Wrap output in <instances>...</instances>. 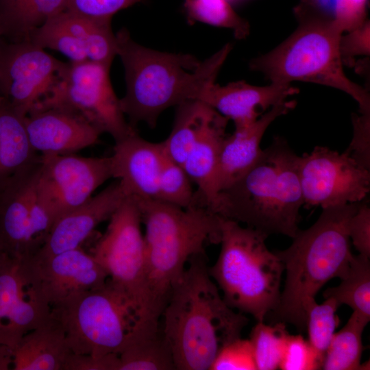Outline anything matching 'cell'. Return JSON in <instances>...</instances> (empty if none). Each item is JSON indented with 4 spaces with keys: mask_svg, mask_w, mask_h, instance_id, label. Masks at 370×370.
<instances>
[{
    "mask_svg": "<svg viewBox=\"0 0 370 370\" xmlns=\"http://www.w3.org/2000/svg\"><path fill=\"white\" fill-rule=\"evenodd\" d=\"M188 262L162 312V331L175 369L209 370L219 351L241 337L249 319L224 301L210 275L206 254Z\"/></svg>",
    "mask_w": 370,
    "mask_h": 370,
    "instance_id": "1",
    "label": "cell"
},
{
    "mask_svg": "<svg viewBox=\"0 0 370 370\" xmlns=\"http://www.w3.org/2000/svg\"><path fill=\"white\" fill-rule=\"evenodd\" d=\"M117 56L125 71L126 92L120 99L121 110L130 125L145 122L151 128L169 108L198 100L215 79L232 46L224 45L204 61L188 53H174L145 47L126 28L116 34Z\"/></svg>",
    "mask_w": 370,
    "mask_h": 370,
    "instance_id": "2",
    "label": "cell"
},
{
    "mask_svg": "<svg viewBox=\"0 0 370 370\" xmlns=\"http://www.w3.org/2000/svg\"><path fill=\"white\" fill-rule=\"evenodd\" d=\"M296 29L273 49L249 63L270 82H306L332 87L351 96L360 113H370L367 88L345 74L339 43L343 29L327 0H301L294 9Z\"/></svg>",
    "mask_w": 370,
    "mask_h": 370,
    "instance_id": "3",
    "label": "cell"
},
{
    "mask_svg": "<svg viewBox=\"0 0 370 370\" xmlns=\"http://www.w3.org/2000/svg\"><path fill=\"white\" fill-rule=\"evenodd\" d=\"M298 156L276 136L255 164L218 194L212 212L264 233L293 238L304 204Z\"/></svg>",
    "mask_w": 370,
    "mask_h": 370,
    "instance_id": "4",
    "label": "cell"
},
{
    "mask_svg": "<svg viewBox=\"0 0 370 370\" xmlns=\"http://www.w3.org/2000/svg\"><path fill=\"white\" fill-rule=\"evenodd\" d=\"M358 203L323 209L312 225L298 230L288 248L275 252L286 272L279 304L272 312L275 322L290 323L304 331V301L315 298L332 278L345 276L354 256L348 223Z\"/></svg>",
    "mask_w": 370,
    "mask_h": 370,
    "instance_id": "5",
    "label": "cell"
},
{
    "mask_svg": "<svg viewBox=\"0 0 370 370\" xmlns=\"http://www.w3.org/2000/svg\"><path fill=\"white\" fill-rule=\"evenodd\" d=\"M135 201L145 229V271L151 308L160 319L186 264L193 256L205 254L207 245L219 243L221 217L201 206L184 209L157 199Z\"/></svg>",
    "mask_w": 370,
    "mask_h": 370,
    "instance_id": "6",
    "label": "cell"
},
{
    "mask_svg": "<svg viewBox=\"0 0 370 370\" xmlns=\"http://www.w3.org/2000/svg\"><path fill=\"white\" fill-rule=\"evenodd\" d=\"M268 236L221 217V250L210 275L225 303L257 322L278 307L284 268L267 247Z\"/></svg>",
    "mask_w": 370,
    "mask_h": 370,
    "instance_id": "7",
    "label": "cell"
},
{
    "mask_svg": "<svg viewBox=\"0 0 370 370\" xmlns=\"http://www.w3.org/2000/svg\"><path fill=\"white\" fill-rule=\"evenodd\" d=\"M73 354L100 357L119 354L147 325L127 297L108 280L99 287L73 294L51 307Z\"/></svg>",
    "mask_w": 370,
    "mask_h": 370,
    "instance_id": "8",
    "label": "cell"
},
{
    "mask_svg": "<svg viewBox=\"0 0 370 370\" xmlns=\"http://www.w3.org/2000/svg\"><path fill=\"white\" fill-rule=\"evenodd\" d=\"M141 223L136 201L127 197L109 219L90 254L105 269L110 283L146 319L159 321L153 313L147 288Z\"/></svg>",
    "mask_w": 370,
    "mask_h": 370,
    "instance_id": "9",
    "label": "cell"
},
{
    "mask_svg": "<svg viewBox=\"0 0 370 370\" xmlns=\"http://www.w3.org/2000/svg\"><path fill=\"white\" fill-rule=\"evenodd\" d=\"M110 69L89 60L68 63L60 79L33 110L53 108L69 111L102 134H109L114 141L134 133L135 128L126 121L110 83Z\"/></svg>",
    "mask_w": 370,
    "mask_h": 370,
    "instance_id": "10",
    "label": "cell"
},
{
    "mask_svg": "<svg viewBox=\"0 0 370 370\" xmlns=\"http://www.w3.org/2000/svg\"><path fill=\"white\" fill-rule=\"evenodd\" d=\"M110 157H83L73 153L40 154L34 188L36 198L53 224L82 205L108 179Z\"/></svg>",
    "mask_w": 370,
    "mask_h": 370,
    "instance_id": "11",
    "label": "cell"
},
{
    "mask_svg": "<svg viewBox=\"0 0 370 370\" xmlns=\"http://www.w3.org/2000/svg\"><path fill=\"white\" fill-rule=\"evenodd\" d=\"M297 171L304 204L322 209L358 203L370 191V170L360 166L348 152L340 153L316 146L298 156Z\"/></svg>",
    "mask_w": 370,
    "mask_h": 370,
    "instance_id": "12",
    "label": "cell"
},
{
    "mask_svg": "<svg viewBox=\"0 0 370 370\" xmlns=\"http://www.w3.org/2000/svg\"><path fill=\"white\" fill-rule=\"evenodd\" d=\"M67 64L29 40L0 45V96L25 116L48 95Z\"/></svg>",
    "mask_w": 370,
    "mask_h": 370,
    "instance_id": "13",
    "label": "cell"
},
{
    "mask_svg": "<svg viewBox=\"0 0 370 370\" xmlns=\"http://www.w3.org/2000/svg\"><path fill=\"white\" fill-rule=\"evenodd\" d=\"M51 306L28 260L0 251V345L14 350L22 337L43 323Z\"/></svg>",
    "mask_w": 370,
    "mask_h": 370,
    "instance_id": "14",
    "label": "cell"
},
{
    "mask_svg": "<svg viewBox=\"0 0 370 370\" xmlns=\"http://www.w3.org/2000/svg\"><path fill=\"white\" fill-rule=\"evenodd\" d=\"M34 278L51 307L68 297L99 288L108 275L81 247L42 260L29 259Z\"/></svg>",
    "mask_w": 370,
    "mask_h": 370,
    "instance_id": "15",
    "label": "cell"
},
{
    "mask_svg": "<svg viewBox=\"0 0 370 370\" xmlns=\"http://www.w3.org/2000/svg\"><path fill=\"white\" fill-rule=\"evenodd\" d=\"M126 197L117 180L64 214L53 224L43 245L32 259H45L81 247L101 222L109 220Z\"/></svg>",
    "mask_w": 370,
    "mask_h": 370,
    "instance_id": "16",
    "label": "cell"
},
{
    "mask_svg": "<svg viewBox=\"0 0 370 370\" xmlns=\"http://www.w3.org/2000/svg\"><path fill=\"white\" fill-rule=\"evenodd\" d=\"M38 165L0 192V251L22 260L33 258L46 239L30 210Z\"/></svg>",
    "mask_w": 370,
    "mask_h": 370,
    "instance_id": "17",
    "label": "cell"
},
{
    "mask_svg": "<svg viewBox=\"0 0 370 370\" xmlns=\"http://www.w3.org/2000/svg\"><path fill=\"white\" fill-rule=\"evenodd\" d=\"M111 158L112 178L118 179L127 197L157 199L166 156L162 142L151 143L136 132L115 141Z\"/></svg>",
    "mask_w": 370,
    "mask_h": 370,
    "instance_id": "18",
    "label": "cell"
},
{
    "mask_svg": "<svg viewBox=\"0 0 370 370\" xmlns=\"http://www.w3.org/2000/svg\"><path fill=\"white\" fill-rule=\"evenodd\" d=\"M299 91L291 84L270 82L258 86L241 80L220 86L214 82L203 90L198 100L232 120L235 129H240L250 125L262 112Z\"/></svg>",
    "mask_w": 370,
    "mask_h": 370,
    "instance_id": "19",
    "label": "cell"
},
{
    "mask_svg": "<svg viewBox=\"0 0 370 370\" xmlns=\"http://www.w3.org/2000/svg\"><path fill=\"white\" fill-rule=\"evenodd\" d=\"M25 125L34 149L40 154H69L97 145L102 134L81 116L58 108L30 111Z\"/></svg>",
    "mask_w": 370,
    "mask_h": 370,
    "instance_id": "20",
    "label": "cell"
},
{
    "mask_svg": "<svg viewBox=\"0 0 370 370\" xmlns=\"http://www.w3.org/2000/svg\"><path fill=\"white\" fill-rule=\"evenodd\" d=\"M296 104L295 100L278 103L250 125L235 129L232 134L225 136L221 147L214 180L217 196L255 164L262 153L260 143L267 129L277 118L294 109Z\"/></svg>",
    "mask_w": 370,
    "mask_h": 370,
    "instance_id": "21",
    "label": "cell"
},
{
    "mask_svg": "<svg viewBox=\"0 0 370 370\" xmlns=\"http://www.w3.org/2000/svg\"><path fill=\"white\" fill-rule=\"evenodd\" d=\"M24 116L3 99L0 105V192L39 164L40 154L32 147Z\"/></svg>",
    "mask_w": 370,
    "mask_h": 370,
    "instance_id": "22",
    "label": "cell"
},
{
    "mask_svg": "<svg viewBox=\"0 0 370 370\" xmlns=\"http://www.w3.org/2000/svg\"><path fill=\"white\" fill-rule=\"evenodd\" d=\"M72 353L61 323L51 314L25 334L13 351L14 370H63Z\"/></svg>",
    "mask_w": 370,
    "mask_h": 370,
    "instance_id": "23",
    "label": "cell"
},
{
    "mask_svg": "<svg viewBox=\"0 0 370 370\" xmlns=\"http://www.w3.org/2000/svg\"><path fill=\"white\" fill-rule=\"evenodd\" d=\"M229 119L219 114L206 127L189 152L182 166L198 188L195 193L199 206L212 212L217 194L214 186L217 164Z\"/></svg>",
    "mask_w": 370,
    "mask_h": 370,
    "instance_id": "24",
    "label": "cell"
},
{
    "mask_svg": "<svg viewBox=\"0 0 370 370\" xmlns=\"http://www.w3.org/2000/svg\"><path fill=\"white\" fill-rule=\"evenodd\" d=\"M66 0H0V36L29 40L32 33L66 10Z\"/></svg>",
    "mask_w": 370,
    "mask_h": 370,
    "instance_id": "25",
    "label": "cell"
},
{
    "mask_svg": "<svg viewBox=\"0 0 370 370\" xmlns=\"http://www.w3.org/2000/svg\"><path fill=\"white\" fill-rule=\"evenodd\" d=\"M219 114L214 109L199 100L188 101L177 106L171 132L162 141L166 158L182 166L194 145Z\"/></svg>",
    "mask_w": 370,
    "mask_h": 370,
    "instance_id": "26",
    "label": "cell"
},
{
    "mask_svg": "<svg viewBox=\"0 0 370 370\" xmlns=\"http://www.w3.org/2000/svg\"><path fill=\"white\" fill-rule=\"evenodd\" d=\"M118 370L175 369L170 347L159 324L145 326L118 354Z\"/></svg>",
    "mask_w": 370,
    "mask_h": 370,
    "instance_id": "27",
    "label": "cell"
},
{
    "mask_svg": "<svg viewBox=\"0 0 370 370\" xmlns=\"http://www.w3.org/2000/svg\"><path fill=\"white\" fill-rule=\"evenodd\" d=\"M57 17L82 45L89 60L111 66L118 51L112 19L89 18L66 10Z\"/></svg>",
    "mask_w": 370,
    "mask_h": 370,
    "instance_id": "28",
    "label": "cell"
},
{
    "mask_svg": "<svg viewBox=\"0 0 370 370\" xmlns=\"http://www.w3.org/2000/svg\"><path fill=\"white\" fill-rule=\"evenodd\" d=\"M341 283L327 288L323 293L325 299L333 298L341 306L346 304L353 312L370 320V261L360 254L353 256L347 274Z\"/></svg>",
    "mask_w": 370,
    "mask_h": 370,
    "instance_id": "29",
    "label": "cell"
},
{
    "mask_svg": "<svg viewBox=\"0 0 370 370\" xmlns=\"http://www.w3.org/2000/svg\"><path fill=\"white\" fill-rule=\"evenodd\" d=\"M368 323L352 312L346 324L334 333L325 352L321 369H362V336Z\"/></svg>",
    "mask_w": 370,
    "mask_h": 370,
    "instance_id": "30",
    "label": "cell"
},
{
    "mask_svg": "<svg viewBox=\"0 0 370 370\" xmlns=\"http://www.w3.org/2000/svg\"><path fill=\"white\" fill-rule=\"evenodd\" d=\"M288 335L285 323H256L251 331L249 341L257 369H279Z\"/></svg>",
    "mask_w": 370,
    "mask_h": 370,
    "instance_id": "31",
    "label": "cell"
},
{
    "mask_svg": "<svg viewBox=\"0 0 370 370\" xmlns=\"http://www.w3.org/2000/svg\"><path fill=\"white\" fill-rule=\"evenodd\" d=\"M338 307V303L331 297L325 298L320 304L313 297L307 298L303 302L306 316L308 341L323 358L338 325V318L336 314Z\"/></svg>",
    "mask_w": 370,
    "mask_h": 370,
    "instance_id": "32",
    "label": "cell"
},
{
    "mask_svg": "<svg viewBox=\"0 0 370 370\" xmlns=\"http://www.w3.org/2000/svg\"><path fill=\"white\" fill-rule=\"evenodd\" d=\"M185 8L190 21L233 31L238 39L249 34V25L232 8L227 0H186Z\"/></svg>",
    "mask_w": 370,
    "mask_h": 370,
    "instance_id": "33",
    "label": "cell"
},
{
    "mask_svg": "<svg viewBox=\"0 0 370 370\" xmlns=\"http://www.w3.org/2000/svg\"><path fill=\"white\" fill-rule=\"evenodd\" d=\"M29 40L44 49L58 51L69 58L71 62L88 60L82 45L61 23L57 14L36 29Z\"/></svg>",
    "mask_w": 370,
    "mask_h": 370,
    "instance_id": "34",
    "label": "cell"
},
{
    "mask_svg": "<svg viewBox=\"0 0 370 370\" xmlns=\"http://www.w3.org/2000/svg\"><path fill=\"white\" fill-rule=\"evenodd\" d=\"M191 182L183 166L167 158L159 180L157 200L184 209L197 206Z\"/></svg>",
    "mask_w": 370,
    "mask_h": 370,
    "instance_id": "35",
    "label": "cell"
},
{
    "mask_svg": "<svg viewBox=\"0 0 370 370\" xmlns=\"http://www.w3.org/2000/svg\"><path fill=\"white\" fill-rule=\"evenodd\" d=\"M323 358L301 335H288L279 369L282 370L321 369Z\"/></svg>",
    "mask_w": 370,
    "mask_h": 370,
    "instance_id": "36",
    "label": "cell"
},
{
    "mask_svg": "<svg viewBox=\"0 0 370 370\" xmlns=\"http://www.w3.org/2000/svg\"><path fill=\"white\" fill-rule=\"evenodd\" d=\"M210 369H257L249 339L240 337L225 345L218 353Z\"/></svg>",
    "mask_w": 370,
    "mask_h": 370,
    "instance_id": "37",
    "label": "cell"
},
{
    "mask_svg": "<svg viewBox=\"0 0 370 370\" xmlns=\"http://www.w3.org/2000/svg\"><path fill=\"white\" fill-rule=\"evenodd\" d=\"M145 0H66V10L97 19H112L114 14Z\"/></svg>",
    "mask_w": 370,
    "mask_h": 370,
    "instance_id": "38",
    "label": "cell"
},
{
    "mask_svg": "<svg viewBox=\"0 0 370 370\" xmlns=\"http://www.w3.org/2000/svg\"><path fill=\"white\" fill-rule=\"evenodd\" d=\"M353 136L345 150L362 167L370 170V113L352 114Z\"/></svg>",
    "mask_w": 370,
    "mask_h": 370,
    "instance_id": "39",
    "label": "cell"
},
{
    "mask_svg": "<svg viewBox=\"0 0 370 370\" xmlns=\"http://www.w3.org/2000/svg\"><path fill=\"white\" fill-rule=\"evenodd\" d=\"M339 49L343 65L354 66V58L369 56L370 23L367 20L361 26L342 34Z\"/></svg>",
    "mask_w": 370,
    "mask_h": 370,
    "instance_id": "40",
    "label": "cell"
},
{
    "mask_svg": "<svg viewBox=\"0 0 370 370\" xmlns=\"http://www.w3.org/2000/svg\"><path fill=\"white\" fill-rule=\"evenodd\" d=\"M368 0H332L329 2L335 21L343 33L356 29L367 21Z\"/></svg>",
    "mask_w": 370,
    "mask_h": 370,
    "instance_id": "41",
    "label": "cell"
},
{
    "mask_svg": "<svg viewBox=\"0 0 370 370\" xmlns=\"http://www.w3.org/2000/svg\"><path fill=\"white\" fill-rule=\"evenodd\" d=\"M365 199L358 203L350 218L348 233L358 254L370 258V206Z\"/></svg>",
    "mask_w": 370,
    "mask_h": 370,
    "instance_id": "42",
    "label": "cell"
},
{
    "mask_svg": "<svg viewBox=\"0 0 370 370\" xmlns=\"http://www.w3.org/2000/svg\"><path fill=\"white\" fill-rule=\"evenodd\" d=\"M118 354L95 357L71 353L63 370H118Z\"/></svg>",
    "mask_w": 370,
    "mask_h": 370,
    "instance_id": "43",
    "label": "cell"
},
{
    "mask_svg": "<svg viewBox=\"0 0 370 370\" xmlns=\"http://www.w3.org/2000/svg\"><path fill=\"white\" fill-rule=\"evenodd\" d=\"M13 350L0 345V370H8L12 365Z\"/></svg>",
    "mask_w": 370,
    "mask_h": 370,
    "instance_id": "44",
    "label": "cell"
},
{
    "mask_svg": "<svg viewBox=\"0 0 370 370\" xmlns=\"http://www.w3.org/2000/svg\"><path fill=\"white\" fill-rule=\"evenodd\" d=\"M3 98L0 96V105L2 103Z\"/></svg>",
    "mask_w": 370,
    "mask_h": 370,
    "instance_id": "45",
    "label": "cell"
},
{
    "mask_svg": "<svg viewBox=\"0 0 370 370\" xmlns=\"http://www.w3.org/2000/svg\"><path fill=\"white\" fill-rule=\"evenodd\" d=\"M228 1V0H227Z\"/></svg>",
    "mask_w": 370,
    "mask_h": 370,
    "instance_id": "46",
    "label": "cell"
}]
</instances>
